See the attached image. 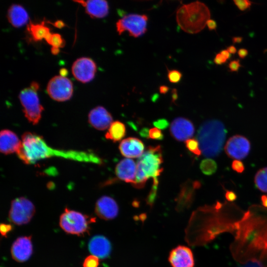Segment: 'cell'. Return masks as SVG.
<instances>
[{
    "label": "cell",
    "instance_id": "277c9868",
    "mask_svg": "<svg viewBox=\"0 0 267 267\" xmlns=\"http://www.w3.org/2000/svg\"><path fill=\"white\" fill-rule=\"evenodd\" d=\"M210 15L208 7L205 3L196 1L180 7L177 11L176 19L183 31L196 34L204 29Z\"/></svg>",
    "mask_w": 267,
    "mask_h": 267
},
{
    "label": "cell",
    "instance_id": "d4e9b609",
    "mask_svg": "<svg viewBox=\"0 0 267 267\" xmlns=\"http://www.w3.org/2000/svg\"><path fill=\"white\" fill-rule=\"evenodd\" d=\"M126 134V129L124 124L119 121H116L110 126L105 136L107 139L117 142L121 140Z\"/></svg>",
    "mask_w": 267,
    "mask_h": 267
},
{
    "label": "cell",
    "instance_id": "f907efd6",
    "mask_svg": "<svg viewBox=\"0 0 267 267\" xmlns=\"http://www.w3.org/2000/svg\"><path fill=\"white\" fill-rule=\"evenodd\" d=\"M172 102H175L178 97L177 90L175 89H173L172 91Z\"/></svg>",
    "mask_w": 267,
    "mask_h": 267
},
{
    "label": "cell",
    "instance_id": "db71d44e",
    "mask_svg": "<svg viewBox=\"0 0 267 267\" xmlns=\"http://www.w3.org/2000/svg\"><path fill=\"white\" fill-rule=\"evenodd\" d=\"M59 48L51 47V52L53 55H56L59 52Z\"/></svg>",
    "mask_w": 267,
    "mask_h": 267
},
{
    "label": "cell",
    "instance_id": "5b68a950",
    "mask_svg": "<svg viewBox=\"0 0 267 267\" xmlns=\"http://www.w3.org/2000/svg\"><path fill=\"white\" fill-rule=\"evenodd\" d=\"M163 162L161 146H149L138 158L135 180L132 185L136 188H142L149 178H158L163 171L160 167Z\"/></svg>",
    "mask_w": 267,
    "mask_h": 267
},
{
    "label": "cell",
    "instance_id": "60d3db41",
    "mask_svg": "<svg viewBox=\"0 0 267 267\" xmlns=\"http://www.w3.org/2000/svg\"><path fill=\"white\" fill-rule=\"evenodd\" d=\"M227 61V59L224 57L220 53L216 54L214 59V62L217 65H222L225 63Z\"/></svg>",
    "mask_w": 267,
    "mask_h": 267
},
{
    "label": "cell",
    "instance_id": "9c48e42d",
    "mask_svg": "<svg viewBox=\"0 0 267 267\" xmlns=\"http://www.w3.org/2000/svg\"><path fill=\"white\" fill-rule=\"evenodd\" d=\"M147 20L146 15L129 14L117 22V31L120 35L128 31L130 36L137 38L146 32Z\"/></svg>",
    "mask_w": 267,
    "mask_h": 267
},
{
    "label": "cell",
    "instance_id": "7a4b0ae2",
    "mask_svg": "<svg viewBox=\"0 0 267 267\" xmlns=\"http://www.w3.org/2000/svg\"><path fill=\"white\" fill-rule=\"evenodd\" d=\"M16 153L27 164H34L42 159L53 156L98 164L101 162V159L93 153L53 149L46 144L43 137L30 132H26L22 136L21 145Z\"/></svg>",
    "mask_w": 267,
    "mask_h": 267
},
{
    "label": "cell",
    "instance_id": "b9f144b4",
    "mask_svg": "<svg viewBox=\"0 0 267 267\" xmlns=\"http://www.w3.org/2000/svg\"><path fill=\"white\" fill-rule=\"evenodd\" d=\"M206 25L210 31L216 30L217 27V24L216 21L210 19L207 22Z\"/></svg>",
    "mask_w": 267,
    "mask_h": 267
},
{
    "label": "cell",
    "instance_id": "83f0119b",
    "mask_svg": "<svg viewBox=\"0 0 267 267\" xmlns=\"http://www.w3.org/2000/svg\"><path fill=\"white\" fill-rule=\"evenodd\" d=\"M217 164L213 159L207 158L201 161L200 169L205 175L210 176L214 174L217 170Z\"/></svg>",
    "mask_w": 267,
    "mask_h": 267
},
{
    "label": "cell",
    "instance_id": "603a6c76",
    "mask_svg": "<svg viewBox=\"0 0 267 267\" xmlns=\"http://www.w3.org/2000/svg\"><path fill=\"white\" fill-rule=\"evenodd\" d=\"M76 2L84 6L87 13L92 18H101L108 14L109 5L106 0H78Z\"/></svg>",
    "mask_w": 267,
    "mask_h": 267
},
{
    "label": "cell",
    "instance_id": "8fae6325",
    "mask_svg": "<svg viewBox=\"0 0 267 267\" xmlns=\"http://www.w3.org/2000/svg\"><path fill=\"white\" fill-rule=\"evenodd\" d=\"M96 65L90 58L83 57L77 59L72 66L74 78L83 83L91 81L95 76Z\"/></svg>",
    "mask_w": 267,
    "mask_h": 267
},
{
    "label": "cell",
    "instance_id": "f6af8a7d",
    "mask_svg": "<svg viewBox=\"0 0 267 267\" xmlns=\"http://www.w3.org/2000/svg\"><path fill=\"white\" fill-rule=\"evenodd\" d=\"M49 23L51 24L52 25H53L56 28H59V29L63 28L65 26V24L62 20H57L56 21H55V22L53 23H50V22Z\"/></svg>",
    "mask_w": 267,
    "mask_h": 267
},
{
    "label": "cell",
    "instance_id": "ac0fdd59",
    "mask_svg": "<svg viewBox=\"0 0 267 267\" xmlns=\"http://www.w3.org/2000/svg\"><path fill=\"white\" fill-rule=\"evenodd\" d=\"M88 121L96 130L103 131L109 127L113 123V118L104 107L97 106L89 113Z\"/></svg>",
    "mask_w": 267,
    "mask_h": 267
},
{
    "label": "cell",
    "instance_id": "4dcf8cb0",
    "mask_svg": "<svg viewBox=\"0 0 267 267\" xmlns=\"http://www.w3.org/2000/svg\"><path fill=\"white\" fill-rule=\"evenodd\" d=\"M186 147L192 153L196 156L201 154L198 141L194 138L188 139L185 141Z\"/></svg>",
    "mask_w": 267,
    "mask_h": 267
},
{
    "label": "cell",
    "instance_id": "ffe728a7",
    "mask_svg": "<svg viewBox=\"0 0 267 267\" xmlns=\"http://www.w3.org/2000/svg\"><path fill=\"white\" fill-rule=\"evenodd\" d=\"M136 169V165L133 160L125 158L117 164L115 173L120 179L132 185L135 180Z\"/></svg>",
    "mask_w": 267,
    "mask_h": 267
},
{
    "label": "cell",
    "instance_id": "681fc988",
    "mask_svg": "<svg viewBox=\"0 0 267 267\" xmlns=\"http://www.w3.org/2000/svg\"><path fill=\"white\" fill-rule=\"evenodd\" d=\"M243 40V37L240 36L233 37L232 38V42L234 44L241 43Z\"/></svg>",
    "mask_w": 267,
    "mask_h": 267
},
{
    "label": "cell",
    "instance_id": "cb8c5ba5",
    "mask_svg": "<svg viewBox=\"0 0 267 267\" xmlns=\"http://www.w3.org/2000/svg\"><path fill=\"white\" fill-rule=\"evenodd\" d=\"M7 17L9 22L16 28L25 25L29 20L27 11L22 6L17 4H12L9 7Z\"/></svg>",
    "mask_w": 267,
    "mask_h": 267
},
{
    "label": "cell",
    "instance_id": "2e32d148",
    "mask_svg": "<svg viewBox=\"0 0 267 267\" xmlns=\"http://www.w3.org/2000/svg\"><path fill=\"white\" fill-rule=\"evenodd\" d=\"M119 208L117 202L111 197L103 196L99 198L95 205L97 216L104 220H110L118 215Z\"/></svg>",
    "mask_w": 267,
    "mask_h": 267
},
{
    "label": "cell",
    "instance_id": "5bb4252c",
    "mask_svg": "<svg viewBox=\"0 0 267 267\" xmlns=\"http://www.w3.org/2000/svg\"><path fill=\"white\" fill-rule=\"evenodd\" d=\"M170 130L171 135L179 141L187 140L194 133V127L192 122L183 117L174 119L171 124Z\"/></svg>",
    "mask_w": 267,
    "mask_h": 267
},
{
    "label": "cell",
    "instance_id": "e575fe53",
    "mask_svg": "<svg viewBox=\"0 0 267 267\" xmlns=\"http://www.w3.org/2000/svg\"><path fill=\"white\" fill-rule=\"evenodd\" d=\"M149 138L155 140H162L164 135L161 131L157 128H153L149 130Z\"/></svg>",
    "mask_w": 267,
    "mask_h": 267
},
{
    "label": "cell",
    "instance_id": "4316f807",
    "mask_svg": "<svg viewBox=\"0 0 267 267\" xmlns=\"http://www.w3.org/2000/svg\"><path fill=\"white\" fill-rule=\"evenodd\" d=\"M255 184L258 189L267 192V167L259 170L254 178Z\"/></svg>",
    "mask_w": 267,
    "mask_h": 267
},
{
    "label": "cell",
    "instance_id": "7bdbcfd3",
    "mask_svg": "<svg viewBox=\"0 0 267 267\" xmlns=\"http://www.w3.org/2000/svg\"><path fill=\"white\" fill-rule=\"evenodd\" d=\"M149 130L147 128H143L139 132V135L144 138H149Z\"/></svg>",
    "mask_w": 267,
    "mask_h": 267
},
{
    "label": "cell",
    "instance_id": "7c38bea8",
    "mask_svg": "<svg viewBox=\"0 0 267 267\" xmlns=\"http://www.w3.org/2000/svg\"><path fill=\"white\" fill-rule=\"evenodd\" d=\"M251 149L249 140L245 136L235 135L227 141L224 150L227 155L230 158L241 160L245 158Z\"/></svg>",
    "mask_w": 267,
    "mask_h": 267
},
{
    "label": "cell",
    "instance_id": "52a82bcc",
    "mask_svg": "<svg viewBox=\"0 0 267 267\" xmlns=\"http://www.w3.org/2000/svg\"><path fill=\"white\" fill-rule=\"evenodd\" d=\"M94 221V218L66 208L60 216L59 225L67 233L82 236L89 233V224Z\"/></svg>",
    "mask_w": 267,
    "mask_h": 267
},
{
    "label": "cell",
    "instance_id": "7402d4cb",
    "mask_svg": "<svg viewBox=\"0 0 267 267\" xmlns=\"http://www.w3.org/2000/svg\"><path fill=\"white\" fill-rule=\"evenodd\" d=\"M21 145V141L12 131L4 129L0 134V150L4 154L17 152Z\"/></svg>",
    "mask_w": 267,
    "mask_h": 267
},
{
    "label": "cell",
    "instance_id": "74e56055",
    "mask_svg": "<svg viewBox=\"0 0 267 267\" xmlns=\"http://www.w3.org/2000/svg\"><path fill=\"white\" fill-rule=\"evenodd\" d=\"M241 66L240 60L238 59L231 60L228 65L229 71L232 72H237Z\"/></svg>",
    "mask_w": 267,
    "mask_h": 267
},
{
    "label": "cell",
    "instance_id": "f35d334b",
    "mask_svg": "<svg viewBox=\"0 0 267 267\" xmlns=\"http://www.w3.org/2000/svg\"><path fill=\"white\" fill-rule=\"evenodd\" d=\"M13 229V226L10 224L2 223L0 225L1 234L3 237H7V234Z\"/></svg>",
    "mask_w": 267,
    "mask_h": 267
},
{
    "label": "cell",
    "instance_id": "1f68e13d",
    "mask_svg": "<svg viewBox=\"0 0 267 267\" xmlns=\"http://www.w3.org/2000/svg\"><path fill=\"white\" fill-rule=\"evenodd\" d=\"M167 77L171 83H178L181 79L182 74L177 70H168Z\"/></svg>",
    "mask_w": 267,
    "mask_h": 267
},
{
    "label": "cell",
    "instance_id": "d590c367",
    "mask_svg": "<svg viewBox=\"0 0 267 267\" xmlns=\"http://www.w3.org/2000/svg\"><path fill=\"white\" fill-rule=\"evenodd\" d=\"M231 168L233 170L238 173H242L245 170L244 164L238 160H234L231 164Z\"/></svg>",
    "mask_w": 267,
    "mask_h": 267
},
{
    "label": "cell",
    "instance_id": "484cf974",
    "mask_svg": "<svg viewBox=\"0 0 267 267\" xmlns=\"http://www.w3.org/2000/svg\"><path fill=\"white\" fill-rule=\"evenodd\" d=\"M28 31L33 40L36 42L42 41L50 33L49 29L45 25L44 21L41 23L34 24L30 22L28 26Z\"/></svg>",
    "mask_w": 267,
    "mask_h": 267
},
{
    "label": "cell",
    "instance_id": "bcb514c9",
    "mask_svg": "<svg viewBox=\"0 0 267 267\" xmlns=\"http://www.w3.org/2000/svg\"><path fill=\"white\" fill-rule=\"evenodd\" d=\"M240 267H262L259 264L254 262H249Z\"/></svg>",
    "mask_w": 267,
    "mask_h": 267
},
{
    "label": "cell",
    "instance_id": "3957f363",
    "mask_svg": "<svg viewBox=\"0 0 267 267\" xmlns=\"http://www.w3.org/2000/svg\"><path fill=\"white\" fill-rule=\"evenodd\" d=\"M226 132L223 124L218 120H208L202 124L198 131L197 137L204 156L214 157L221 153Z\"/></svg>",
    "mask_w": 267,
    "mask_h": 267
},
{
    "label": "cell",
    "instance_id": "f546056e",
    "mask_svg": "<svg viewBox=\"0 0 267 267\" xmlns=\"http://www.w3.org/2000/svg\"><path fill=\"white\" fill-rule=\"evenodd\" d=\"M158 184L159 180L158 178H153L152 186L146 199V203L150 207H152L156 199Z\"/></svg>",
    "mask_w": 267,
    "mask_h": 267
},
{
    "label": "cell",
    "instance_id": "ba28073f",
    "mask_svg": "<svg viewBox=\"0 0 267 267\" xmlns=\"http://www.w3.org/2000/svg\"><path fill=\"white\" fill-rule=\"evenodd\" d=\"M33 203L25 197L13 200L8 214L9 221L15 224L21 225L28 223L35 213Z\"/></svg>",
    "mask_w": 267,
    "mask_h": 267
},
{
    "label": "cell",
    "instance_id": "4fadbf2b",
    "mask_svg": "<svg viewBox=\"0 0 267 267\" xmlns=\"http://www.w3.org/2000/svg\"><path fill=\"white\" fill-rule=\"evenodd\" d=\"M201 186V182L198 180L192 181L188 179L183 183L176 199V209L179 211L189 208L194 200L195 190Z\"/></svg>",
    "mask_w": 267,
    "mask_h": 267
},
{
    "label": "cell",
    "instance_id": "e0dca14e",
    "mask_svg": "<svg viewBox=\"0 0 267 267\" xmlns=\"http://www.w3.org/2000/svg\"><path fill=\"white\" fill-rule=\"evenodd\" d=\"M169 261L173 267H194V261L190 248L178 246L173 249L169 257Z\"/></svg>",
    "mask_w": 267,
    "mask_h": 267
},
{
    "label": "cell",
    "instance_id": "8992f818",
    "mask_svg": "<svg viewBox=\"0 0 267 267\" xmlns=\"http://www.w3.org/2000/svg\"><path fill=\"white\" fill-rule=\"evenodd\" d=\"M39 89V84L33 82L30 87L24 89L19 95L25 116L33 125L39 122L44 110L37 94Z\"/></svg>",
    "mask_w": 267,
    "mask_h": 267
},
{
    "label": "cell",
    "instance_id": "d6986e66",
    "mask_svg": "<svg viewBox=\"0 0 267 267\" xmlns=\"http://www.w3.org/2000/svg\"><path fill=\"white\" fill-rule=\"evenodd\" d=\"M119 148L122 155L127 158H139L144 153V145L138 138L130 137L123 139Z\"/></svg>",
    "mask_w": 267,
    "mask_h": 267
},
{
    "label": "cell",
    "instance_id": "11a10c76",
    "mask_svg": "<svg viewBox=\"0 0 267 267\" xmlns=\"http://www.w3.org/2000/svg\"><path fill=\"white\" fill-rule=\"evenodd\" d=\"M60 76L62 77H65L67 74V70L65 68H62L60 70Z\"/></svg>",
    "mask_w": 267,
    "mask_h": 267
},
{
    "label": "cell",
    "instance_id": "30bf717a",
    "mask_svg": "<svg viewBox=\"0 0 267 267\" xmlns=\"http://www.w3.org/2000/svg\"><path fill=\"white\" fill-rule=\"evenodd\" d=\"M46 91L49 96L57 101H65L72 97L73 92L72 82L66 77L55 76L48 83Z\"/></svg>",
    "mask_w": 267,
    "mask_h": 267
},
{
    "label": "cell",
    "instance_id": "f5cc1de1",
    "mask_svg": "<svg viewBox=\"0 0 267 267\" xmlns=\"http://www.w3.org/2000/svg\"><path fill=\"white\" fill-rule=\"evenodd\" d=\"M226 50L230 54H235L237 52V49L235 46L233 45H230L227 47Z\"/></svg>",
    "mask_w": 267,
    "mask_h": 267
},
{
    "label": "cell",
    "instance_id": "816d5d0a",
    "mask_svg": "<svg viewBox=\"0 0 267 267\" xmlns=\"http://www.w3.org/2000/svg\"><path fill=\"white\" fill-rule=\"evenodd\" d=\"M261 200L262 205L265 207L267 208V195H263L261 197Z\"/></svg>",
    "mask_w": 267,
    "mask_h": 267
},
{
    "label": "cell",
    "instance_id": "7dc6e473",
    "mask_svg": "<svg viewBox=\"0 0 267 267\" xmlns=\"http://www.w3.org/2000/svg\"><path fill=\"white\" fill-rule=\"evenodd\" d=\"M220 53L227 60L230 59L231 56V54L226 49H223Z\"/></svg>",
    "mask_w": 267,
    "mask_h": 267
},
{
    "label": "cell",
    "instance_id": "d6a6232c",
    "mask_svg": "<svg viewBox=\"0 0 267 267\" xmlns=\"http://www.w3.org/2000/svg\"><path fill=\"white\" fill-rule=\"evenodd\" d=\"M99 264V258L91 255L85 258L83 265V267H98Z\"/></svg>",
    "mask_w": 267,
    "mask_h": 267
},
{
    "label": "cell",
    "instance_id": "ab89813d",
    "mask_svg": "<svg viewBox=\"0 0 267 267\" xmlns=\"http://www.w3.org/2000/svg\"><path fill=\"white\" fill-rule=\"evenodd\" d=\"M225 197L228 201L233 202L237 199V195L232 190H226Z\"/></svg>",
    "mask_w": 267,
    "mask_h": 267
},
{
    "label": "cell",
    "instance_id": "9a60e30c",
    "mask_svg": "<svg viewBox=\"0 0 267 267\" xmlns=\"http://www.w3.org/2000/svg\"><path fill=\"white\" fill-rule=\"evenodd\" d=\"M10 251L12 258L15 261L22 263L27 261L33 253L31 236L17 238L13 243Z\"/></svg>",
    "mask_w": 267,
    "mask_h": 267
},
{
    "label": "cell",
    "instance_id": "f1b7e54d",
    "mask_svg": "<svg viewBox=\"0 0 267 267\" xmlns=\"http://www.w3.org/2000/svg\"><path fill=\"white\" fill-rule=\"evenodd\" d=\"M44 40L51 47L60 48L63 47L65 45L64 40L61 36L57 33H50Z\"/></svg>",
    "mask_w": 267,
    "mask_h": 267
},
{
    "label": "cell",
    "instance_id": "ee69618b",
    "mask_svg": "<svg viewBox=\"0 0 267 267\" xmlns=\"http://www.w3.org/2000/svg\"><path fill=\"white\" fill-rule=\"evenodd\" d=\"M238 55L240 58L243 59L245 58L248 54V51L247 49L242 48H240L238 51Z\"/></svg>",
    "mask_w": 267,
    "mask_h": 267
},
{
    "label": "cell",
    "instance_id": "c3c4849f",
    "mask_svg": "<svg viewBox=\"0 0 267 267\" xmlns=\"http://www.w3.org/2000/svg\"><path fill=\"white\" fill-rule=\"evenodd\" d=\"M169 89L170 88L166 86L162 85L159 87V92L162 94H166Z\"/></svg>",
    "mask_w": 267,
    "mask_h": 267
},
{
    "label": "cell",
    "instance_id": "6da1fadb",
    "mask_svg": "<svg viewBox=\"0 0 267 267\" xmlns=\"http://www.w3.org/2000/svg\"><path fill=\"white\" fill-rule=\"evenodd\" d=\"M230 250L242 263H257L267 267V209L253 205L238 222Z\"/></svg>",
    "mask_w": 267,
    "mask_h": 267
},
{
    "label": "cell",
    "instance_id": "44dd1931",
    "mask_svg": "<svg viewBox=\"0 0 267 267\" xmlns=\"http://www.w3.org/2000/svg\"><path fill=\"white\" fill-rule=\"evenodd\" d=\"M90 253L99 259L108 257L111 252V245L109 240L105 236L97 235L92 237L88 244Z\"/></svg>",
    "mask_w": 267,
    "mask_h": 267
},
{
    "label": "cell",
    "instance_id": "836d02e7",
    "mask_svg": "<svg viewBox=\"0 0 267 267\" xmlns=\"http://www.w3.org/2000/svg\"><path fill=\"white\" fill-rule=\"evenodd\" d=\"M233 2L241 11L249 9L252 4L251 1L248 0H234Z\"/></svg>",
    "mask_w": 267,
    "mask_h": 267
},
{
    "label": "cell",
    "instance_id": "8d00e7d4",
    "mask_svg": "<svg viewBox=\"0 0 267 267\" xmlns=\"http://www.w3.org/2000/svg\"><path fill=\"white\" fill-rule=\"evenodd\" d=\"M153 125L161 130L166 129L169 126V123L165 119H159L153 123Z\"/></svg>",
    "mask_w": 267,
    "mask_h": 267
}]
</instances>
